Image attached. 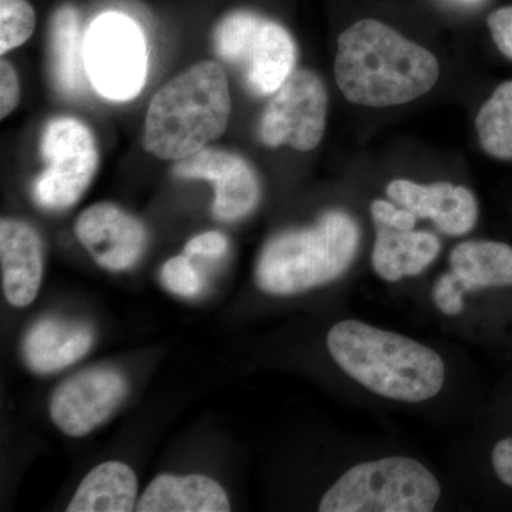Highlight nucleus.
Here are the masks:
<instances>
[{"instance_id": "26", "label": "nucleus", "mask_w": 512, "mask_h": 512, "mask_svg": "<svg viewBox=\"0 0 512 512\" xmlns=\"http://www.w3.org/2000/svg\"><path fill=\"white\" fill-rule=\"evenodd\" d=\"M20 100L19 77L8 60L0 62V117L6 119L18 107Z\"/></svg>"}, {"instance_id": "3", "label": "nucleus", "mask_w": 512, "mask_h": 512, "mask_svg": "<svg viewBox=\"0 0 512 512\" xmlns=\"http://www.w3.org/2000/svg\"><path fill=\"white\" fill-rule=\"evenodd\" d=\"M229 116L231 93L224 69L211 60L194 64L151 100L144 147L161 160H183L221 137Z\"/></svg>"}, {"instance_id": "14", "label": "nucleus", "mask_w": 512, "mask_h": 512, "mask_svg": "<svg viewBox=\"0 0 512 512\" xmlns=\"http://www.w3.org/2000/svg\"><path fill=\"white\" fill-rule=\"evenodd\" d=\"M0 265L6 301L25 308L35 301L43 278V242L32 225L15 218L0 222Z\"/></svg>"}, {"instance_id": "8", "label": "nucleus", "mask_w": 512, "mask_h": 512, "mask_svg": "<svg viewBox=\"0 0 512 512\" xmlns=\"http://www.w3.org/2000/svg\"><path fill=\"white\" fill-rule=\"evenodd\" d=\"M147 63L146 39L134 20L114 12L93 20L84 36V64L101 96L134 99L146 82Z\"/></svg>"}, {"instance_id": "23", "label": "nucleus", "mask_w": 512, "mask_h": 512, "mask_svg": "<svg viewBox=\"0 0 512 512\" xmlns=\"http://www.w3.org/2000/svg\"><path fill=\"white\" fill-rule=\"evenodd\" d=\"M190 256L178 255L168 259L161 269V281L168 291L184 298L197 295L202 288V279Z\"/></svg>"}, {"instance_id": "7", "label": "nucleus", "mask_w": 512, "mask_h": 512, "mask_svg": "<svg viewBox=\"0 0 512 512\" xmlns=\"http://www.w3.org/2000/svg\"><path fill=\"white\" fill-rule=\"evenodd\" d=\"M45 170L33 184L39 207L62 211L73 207L99 168V151L90 128L73 117L50 120L39 143Z\"/></svg>"}, {"instance_id": "28", "label": "nucleus", "mask_w": 512, "mask_h": 512, "mask_svg": "<svg viewBox=\"0 0 512 512\" xmlns=\"http://www.w3.org/2000/svg\"><path fill=\"white\" fill-rule=\"evenodd\" d=\"M228 249V241L221 232L208 231L190 239L185 245L184 254L195 258V256H204V258H221Z\"/></svg>"}, {"instance_id": "24", "label": "nucleus", "mask_w": 512, "mask_h": 512, "mask_svg": "<svg viewBox=\"0 0 512 512\" xmlns=\"http://www.w3.org/2000/svg\"><path fill=\"white\" fill-rule=\"evenodd\" d=\"M464 288L453 272L439 276L433 288L434 305L446 316H457L464 311Z\"/></svg>"}, {"instance_id": "27", "label": "nucleus", "mask_w": 512, "mask_h": 512, "mask_svg": "<svg viewBox=\"0 0 512 512\" xmlns=\"http://www.w3.org/2000/svg\"><path fill=\"white\" fill-rule=\"evenodd\" d=\"M495 45L512 60V6L494 10L487 19Z\"/></svg>"}, {"instance_id": "5", "label": "nucleus", "mask_w": 512, "mask_h": 512, "mask_svg": "<svg viewBox=\"0 0 512 512\" xmlns=\"http://www.w3.org/2000/svg\"><path fill=\"white\" fill-rule=\"evenodd\" d=\"M441 497L436 476L410 457H384L349 468L323 494L322 512H430Z\"/></svg>"}, {"instance_id": "4", "label": "nucleus", "mask_w": 512, "mask_h": 512, "mask_svg": "<svg viewBox=\"0 0 512 512\" xmlns=\"http://www.w3.org/2000/svg\"><path fill=\"white\" fill-rule=\"evenodd\" d=\"M359 241V227L349 214L326 212L312 227L282 232L265 245L256 262V285L276 296L328 285L348 271Z\"/></svg>"}, {"instance_id": "10", "label": "nucleus", "mask_w": 512, "mask_h": 512, "mask_svg": "<svg viewBox=\"0 0 512 512\" xmlns=\"http://www.w3.org/2000/svg\"><path fill=\"white\" fill-rule=\"evenodd\" d=\"M127 382L110 369H90L60 384L50 399L53 423L69 437H84L119 409Z\"/></svg>"}, {"instance_id": "12", "label": "nucleus", "mask_w": 512, "mask_h": 512, "mask_svg": "<svg viewBox=\"0 0 512 512\" xmlns=\"http://www.w3.org/2000/svg\"><path fill=\"white\" fill-rule=\"evenodd\" d=\"M74 231L94 262L109 271L133 268L147 247L146 227L109 202L86 208L77 218Z\"/></svg>"}, {"instance_id": "25", "label": "nucleus", "mask_w": 512, "mask_h": 512, "mask_svg": "<svg viewBox=\"0 0 512 512\" xmlns=\"http://www.w3.org/2000/svg\"><path fill=\"white\" fill-rule=\"evenodd\" d=\"M370 212H372L375 224L386 225V227L399 229V231H412L416 227L417 217L412 211L406 210V208L399 210L384 200L373 201Z\"/></svg>"}, {"instance_id": "18", "label": "nucleus", "mask_w": 512, "mask_h": 512, "mask_svg": "<svg viewBox=\"0 0 512 512\" xmlns=\"http://www.w3.org/2000/svg\"><path fill=\"white\" fill-rule=\"evenodd\" d=\"M137 494L138 484L134 471L120 461H106L94 467L83 478L66 511H136Z\"/></svg>"}, {"instance_id": "16", "label": "nucleus", "mask_w": 512, "mask_h": 512, "mask_svg": "<svg viewBox=\"0 0 512 512\" xmlns=\"http://www.w3.org/2000/svg\"><path fill=\"white\" fill-rule=\"evenodd\" d=\"M441 251L439 238L426 231H399L376 224L373 269L383 281L399 282L420 275Z\"/></svg>"}, {"instance_id": "9", "label": "nucleus", "mask_w": 512, "mask_h": 512, "mask_svg": "<svg viewBox=\"0 0 512 512\" xmlns=\"http://www.w3.org/2000/svg\"><path fill=\"white\" fill-rule=\"evenodd\" d=\"M328 92L318 74L293 70L272 96L259 124L262 143L311 151L325 134Z\"/></svg>"}, {"instance_id": "20", "label": "nucleus", "mask_w": 512, "mask_h": 512, "mask_svg": "<svg viewBox=\"0 0 512 512\" xmlns=\"http://www.w3.org/2000/svg\"><path fill=\"white\" fill-rule=\"evenodd\" d=\"M448 262L466 292L512 288V247L504 242H463L451 251Z\"/></svg>"}, {"instance_id": "11", "label": "nucleus", "mask_w": 512, "mask_h": 512, "mask_svg": "<svg viewBox=\"0 0 512 512\" xmlns=\"http://www.w3.org/2000/svg\"><path fill=\"white\" fill-rule=\"evenodd\" d=\"M174 174L185 180H207L214 184L212 212L222 221H237L255 210L261 185L254 168L244 158L218 148H202L178 160Z\"/></svg>"}, {"instance_id": "22", "label": "nucleus", "mask_w": 512, "mask_h": 512, "mask_svg": "<svg viewBox=\"0 0 512 512\" xmlns=\"http://www.w3.org/2000/svg\"><path fill=\"white\" fill-rule=\"evenodd\" d=\"M36 28V12L28 0H0V53L22 46Z\"/></svg>"}, {"instance_id": "2", "label": "nucleus", "mask_w": 512, "mask_h": 512, "mask_svg": "<svg viewBox=\"0 0 512 512\" xmlns=\"http://www.w3.org/2000/svg\"><path fill=\"white\" fill-rule=\"evenodd\" d=\"M326 345L346 375L384 399L427 402L446 382V366L436 350L362 320L335 323Z\"/></svg>"}, {"instance_id": "13", "label": "nucleus", "mask_w": 512, "mask_h": 512, "mask_svg": "<svg viewBox=\"0 0 512 512\" xmlns=\"http://www.w3.org/2000/svg\"><path fill=\"white\" fill-rule=\"evenodd\" d=\"M387 195L417 218L431 220L450 237H461L477 224L478 204L473 192L450 183L421 185L409 180H394Z\"/></svg>"}, {"instance_id": "19", "label": "nucleus", "mask_w": 512, "mask_h": 512, "mask_svg": "<svg viewBox=\"0 0 512 512\" xmlns=\"http://www.w3.org/2000/svg\"><path fill=\"white\" fill-rule=\"evenodd\" d=\"M50 76L64 96H76L84 86V40L79 13L72 5L59 6L50 19Z\"/></svg>"}, {"instance_id": "15", "label": "nucleus", "mask_w": 512, "mask_h": 512, "mask_svg": "<svg viewBox=\"0 0 512 512\" xmlns=\"http://www.w3.org/2000/svg\"><path fill=\"white\" fill-rule=\"evenodd\" d=\"M94 342L86 323L62 318L37 320L23 340V357L36 373H55L74 365Z\"/></svg>"}, {"instance_id": "1", "label": "nucleus", "mask_w": 512, "mask_h": 512, "mask_svg": "<svg viewBox=\"0 0 512 512\" xmlns=\"http://www.w3.org/2000/svg\"><path fill=\"white\" fill-rule=\"evenodd\" d=\"M440 76L429 50L375 19H363L338 40L335 77L352 103L390 107L429 93Z\"/></svg>"}, {"instance_id": "17", "label": "nucleus", "mask_w": 512, "mask_h": 512, "mask_svg": "<svg viewBox=\"0 0 512 512\" xmlns=\"http://www.w3.org/2000/svg\"><path fill=\"white\" fill-rule=\"evenodd\" d=\"M138 512H227L231 511L228 495L210 477L170 474L151 481L138 500Z\"/></svg>"}, {"instance_id": "21", "label": "nucleus", "mask_w": 512, "mask_h": 512, "mask_svg": "<svg viewBox=\"0 0 512 512\" xmlns=\"http://www.w3.org/2000/svg\"><path fill=\"white\" fill-rule=\"evenodd\" d=\"M476 127L488 156L512 160V80L498 86L478 113Z\"/></svg>"}, {"instance_id": "29", "label": "nucleus", "mask_w": 512, "mask_h": 512, "mask_svg": "<svg viewBox=\"0 0 512 512\" xmlns=\"http://www.w3.org/2000/svg\"><path fill=\"white\" fill-rule=\"evenodd\" d=\"M495 476L501 483L512 488V436L498 441L491 454Z\"/></svg>"}, {"instance_id": "6", "label": "nucleus", "mask_w": 512, "mask_h": 512, "mask_svg": "<svg viewBox=\"0 0 512 512\" xmlns=\"http://www.w3.org/2000/svg\"><path fill=\"white\" fill-rule=\"evenodd\" d=\"M215 55L241 70L255 96L274 94L293 73L296 47L292 36L275 20L251 10H234L212 33Z\"/></svg>"}]
</instances>
